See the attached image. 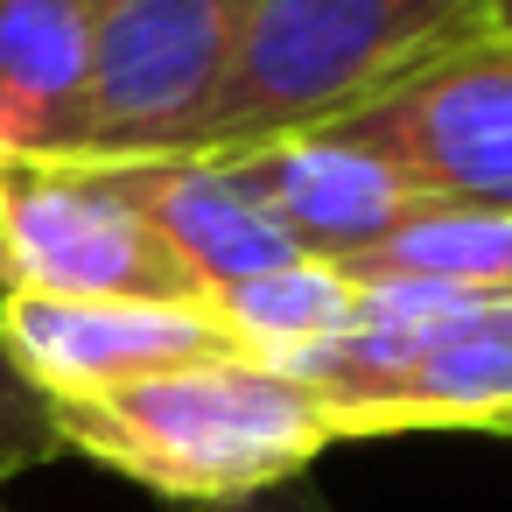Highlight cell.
<instances>
[{
	"mask_svg": "<svg viewBox=\"0 0 512 512\" xmlns=\"http://www.w3.org/2000/svg\"><path fill=\"white\" fill-rule=\"evenodd\" d=\"M64 449L120 470L127 484L204 512L295 484L337 435L330 400L288 365L218 351L92 400H64Z\"/></svg>",
	"mask_w": 512,
	"mask_h": 512,
	"instance_id": "obj_1",
	"label": "cell"
},
{
	"mask_svg": "<svg viewBox=\"0 0 512 512\" xmlns=\"http://www.w3.org/2000/svg\"><path fill=\"white\" fill-rule=\"evenodd\" d=\"M491 22V0H253L225 99L190 155L337 127Z\"/></svg>",
	"mask_w": 512,
	"mask_h": 512,
	"instance_id": "obj_2",
	"label": "cell"
},
{
	"mask_svg": "<svg viewBox=\"0 0 512 512\" xmlns=\"http://www.w3.org/2000/svg\"><path fill=\"white\" fill-rule=\"evenodd\" d=\"M309 379L344 442L414 428H512V295L358 288V323L288 365Z\"/></svg>",
	"mask_w": 512,
	"mask_h": 512,
	"instance_id": "obj_3",
	"label": "cell"
},
{
	"mask_svg": "<svg viewBox=\"0 0 512 512\" xmlns=\"http://www.w3.org/2000/svg\"><path fill=\"white\" fill-rule=\"evenodd\" d=\"M0 295L64 302H204L148 211L92 155H0Z\"/></svg>",
	"mask_w": 512,
	"mask_h": 512,
	"instance_id": "obj_4",
	"label": "cell"
},
{
	"mask_svg": "<svg viewBox=\"0 0 512 512\" xmlns=\"http://www.w3.org/2000/svg\"><path fill=\"white\" fill-rule=\"evenodd\" d=\"M253 0H99L92 162L190 155L225 99Z\"/></svg>",
	"mask_w": 512,
	"mask_h": 512,
	"instance_id": "obj_5",
	"label": "cell"
},
{
	"mask_svg": "<svg viewBox=\"0 0 512 512\" xmlns=\"http://www.w3.org/2000/svg\"><path fill=\"white\" fill-rule=\"evenodd\" d=\"M337 127L393 155L428 204L512 218V36L477 29Z\"/></svg>",
	"mask_w": 512,
	"mask_h": 512,
	"instance_id": "obj_6",
	"label": "cell"
},
{
	"mask_svg": "<svg viewBox=\"0 0 512 512\" xmlns=\"http://www.w3.org/2000/svg\"><path fill=\"white\" fill-rule=\"evenodd\" d=\"M0 337L22 372L64 407L92 400L218 351H239L211 302H64V295H0Z\"/></svg>",
	"mask_w": 512,
	"mask_h": 512,
	"instance_id": "obj_7",
	"label": "cell"
},
{
	"mask_svg": "<svg viewBox=\"0 0 512 512\" xmlns=\"http://www.w3.org/2000/svg\"><path fill=\"white\" fill-rule=\"evenodd\" d=\"M218 162H232L253 183V197L281 218V232L309 260H330V267L379 246L393 225H407L428 204L414 190V176L351 127L281 134V141H260V148H232Z\"/></svg>",
	"mask_w": 512,
	"mask_h": 512,
	"instance_id": "obj_8",
	"label": "cell"
},
{
	"mask_svg": "<svg viewBox=\"0 0 512 512\" xmlns=\"http://www.w3.org/2000/svg\"><path fill=\"white\" fill-rule=\"evenodd\" d=\"M106 169L148 211V225L162 232V246L197 274L204 302L218 288H239L253 274L309 260L281 232V218L253 197V183L232 162H218V155H148V162H106Z\"/></svg>",
	"mask_w": 512,
	"mask_h": 512,
	"instance_id": "obj_9",
	"label": "cell"
},
{
	"mask_svg": "<svg viewBox=\"0 0 512 512\" xmlns=\"http://www.w3.org/2000/svg\"><path fill=\"white\" fill-rule=\"evenodd\" d=\"M92 29L99 0H0V155L92 148Z\"/></svg>",
	"mask_w": 512,
	"mask_h": 512,
	"instance_id": "obj_10",
	"label": "cell"
},
{
	"mask_svg": "<svg viewBox=\"0 0 512 512\" xmlns=\"http://www.w3.org/2000/svg\"><path fill=\"white\" fill-rule=\"evenodd\" d=\"M351 288H435V295H512V218L470 204H421L379 246L337 260Z\"/></svg>",
	"mask_w": 512,
	"mask_h": 512,
	"instance_id": "obj_11",
	"label": "cell"
},
{
	"mask_svg": "<svg viewBox=\"0 0 512 512\" xmlns=\"http://www.w3.org/2000/svg\"><path fill=\"white\" fill-rule=\"evenodd\" d=\"M211 309L246 358L295 365L302 351H316V344H330L358 323V288L330 260H295V267L253 274L239 288H218Z\"/></svg>",
	"mask_w": 512,
	"mask_h": 512,
	"instance_id": "obj_12",
	"label": "cell"
},
{
	"mask_svg": "<svg viewBox=\"0 0 512 512\" xmlns=\"http://www.w3.org/2000/svg\"><path fill=\"white\" fill-rule=\"evenodd\" d=\"M57 456H71L57 400L22 372V358L8 351V337H0V484L36 470V463H57Z\"/></svg>",
	"mask_w": 512,
	"mask_h": 512,
	"instance_id": "obj_13",
	"label": "cell"
},
{
	"mask_svg": "<svg viewBox=\"0 0 512 512\" xmlns=\"http://www.w3.org/2000/svg\"><path fill=\"white\" fill-rule=\"evenodd\" d=\"M204 512H337L330 498H316L302 477L295 484H274V491H260V498H239V505H204Z\"/></svg>",
	"mask_w": 512,
	"mask_h": 512,
	"instance_id": "obj_14",
	"label": "cell"
},
{
	"mask_svg": "<svg viewBox=\"0 0 512 512\" xmlns=\"http://www.w3.org/2000/svg\"><path fill=\"white\" fill-rule=\"evenodd\" d=\"M484 29H498V36H512V0H491V22Z\"/></svg>",
	"mask_w": 512,
	"mask_h": 512,
	"instance_id": "obj_15",
	"label": "cell"
},
{
	"mask_svg": "<svg viewBox=\"0 0 512 512\" xmlns=\"http://www.w3.org/2000/svg\"><path fill=\"white\" fill-rule=\"evenodd\" d=\"M505 435H512V428H505Z\"/></svg>",
	"mask_w": 512,
	"mask_h": 512,
	"instance_id": "obj_16",
	"label": "cell"
}]
</instances>
